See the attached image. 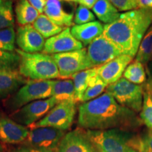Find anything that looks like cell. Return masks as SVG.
<instances>
[{
	"label": "cell",
	"mask_w": 152,
	"mask_h": 152,
	"mask_svg": "<svg viewBox=\"0 0 152 152\" xmlns=\"http://www.w3.org/2000/svg\"><path fill=\"white\" fill-rule=\"evenodd\" d=\"M77 123L85 130L130 131L141 126L142 121L135 112L121 105L106 92L80 105Z\"/></svg>",
	"instance_id": "cell-1"
},
{
	"label": "cell",
	"mask_w": 152,
	"mask_h": 152,
	"mask_svg": "<svg viewBox=\"0 0 152 152\" xmlns=\"http://www.w3.org/2000/svg\"><path fill=\"white\" fill-rule=\"evenodd\" d=\"M152 25V9H137L123 13L118 20L104 25L103 35L123 54L134 58L148 29Z\"/></svg>",
	"instance_id": "cell-2"
},
{
	"label": "cell",
	"mask_w": 152,
	"mask_h": 152,
	"mask_svg": "<svg viewBox=\"0 0 152 152\" xmlns=\"http://www.w3.org/2000/svg\"><path fill=\"white\" fill-rule=\"evenodd\" d=\"M20 57L18 72L30 80H49L60 77L59 72L52 55L45 53H27L15 49Z\"/></svg>",
	"instance_id": "cell-3"
},
{
	"label": "cell",
	"mask_w": 152,
	"mask_h": 152,
	"mask_svg": "<svg viewBox=\"0 0 152 152\" xmlns=\"http://www.w3.org/2000/svg\"><path fill=\"white\" fill-rule=\"evenodd\" d=\"M52 80H28L14 94L9 96L5 102V107L11 113L23 106L35 102L52 96Z\"/></svg>",
	"instance_id": "cell-4"
},
{
	"label": "cell",
	"mask_w": 152,
	"mask_h": 152,
	"mask_svg": "<svg viewBox=\"0 0 152 152\" xmlns=\"http://www.w3.org/2000/svg\"><path fill=\"white\" fill-rule=\"evenodd\" d=\"M86 130L96 152H125L134 135L130 131L120 129Z\"/></svg>",
	"instance_id": "cell-5"
},
{
	"label": "cell",
	"mask_w": 152,
	"mask_h": 152,
	"mask_svg": "<svg viewBox=\"0 0 152 152\" xmlns=\"http://www.w3.org/2000/svg\"><path fill=\"white\" fill-rule=\"evenodd\" d=\"M106 92L111 95L118 103L135 113L141 111L144 97V85H136L121 77L108 85Z\"/></svg>",
	"instance_id": "cell-6"
},
{
	"label": "cell",
	"mask_w": 152,
	"mask_h": 152,
	"mask_svg": "<svg viewBox=\"0 0 152 152\" xmlns=\"http://www.w3.org/2000/svg\"><path fill=\"white\" fill-rule=\"evenodd\" d=\"M76 102L74 101H64L56 104L40 121L30 125L31 129L49 127L61 130L71 128L76 115Z\"/></svg>",
	"instance_id": "cell-7"
},
{
	"label": "cell",
	"mask_w": 152,
	"mask_h": 152,
	"mask_svg": "<svg viewBox=\"0 0 152 152\" xmlns=\"http://www.w3.org/2000/svg\"><path fill=\"white\" fill-rule=\"evenodd\" d=\"M58 104L53 96L35 101L11 113L10 118L19 124L28 127L43 118Z\"/></svg>",
	"instance_id": "cell-8"
},
{
	"label": "cell",
	"mask_w": 152,
	"mask_h": 152,
	"mask_svg": "<svg viewBox=\"0 0 152 152\" xmlns=\"http://www.w3.org/2000/svg\"><path fill=\"white\" fill-rule=\"evenodd\" d=\"M122 54L121 50L102 34L87 48V68L99 67Z\"/></svg>",
	"instance_id": "cell-9"
},
{
	"label": "cell",
	"mask_w": 152,
	"mask_h": 152,
	"mask_svg": "<svg viewBox=\"0 0 152 152\" xmlns=\"http://www.w3.org/2000/svg\"><path fill=\"white\" fill-rule=\"evenodd\" d=\"M66 131L42 127L30 130L27 138L22 144H27L46 152H56L58 144Z\"/></svg>",
	"instance_id": "cell-10"
},
{
	"label": "cell",
	"mask_w": 152,
	"mask_h": 152,
	"mask_svg": "<svg viewBox=\"0 0 152 152\" xmlns=\"http://www.w3.org/2000/svg\"><path fill=\"white\" fill-rule=\"evenodd\" d=\"M52 56L58 67L61 78H68L76 73L88 69L85 48Z\"/></svg>",
	"instance_id": "cell-11"
},
{
	"label": "cell",
	"mask_w": 152,
	"mask_h": 152,
	"mask_svg": "<svg viewBox=\"0 0 152 152\" xmlns=\"http://www.w3.org/2000/svg\"><path fill=\"white\" fill-rule=\"evenodd\" d=\"M56 152H96L87 130L80 127L63 137Z\"/></svg>",
	"instance_id": "cell-12"
},
{
	"label": "cell",
	"mask_w": 152,
	"mask_h": 152,
	"mask_svg": "<svg viewBox=\"0 0 152 152\" xmlns=\"http://www.w3.org/2000/svg\"><path fill=\"white\" fill-rule=\"evenodd\" d=\"M83 45L72 35L71 28H64L62 32L45 41L43 53L47 54H56L83 48Z\"/></svg>",
	"instance_id": "cell-13"
},
{
	"label": "cell",
	"mask_w": 152,
	"mask_h": 152,
	"mask_svg": "<svg viewBox=\"0 0 152 152\" xmlns=\"http://www.w3.org/2000/svg\"><path fill=\"white\" fill-rule=\"evenodd\" d=\"M16 42L19 49L27 53L43 51L45 40L32 25L19 26L16 33Z\"/></svg>",
	"instance_id": "cell-14"
},
{
	"label": "cell",
	"mask_w": 152,
	"mask_h": 152,
	"mask_svg": "<svg viewBox=\"0 0 152 152\" xmlns=\"http://www.w3.org/2000/svg\"><path fill=\"white\" fill-rule=\"evenodd\" d=\"M132 59V57L129 55H121L104 65L99 66L97 75L107 85L113 84L121 78Z\"/></svg>",
	"instance_id": "cell-15"
},
{
	"label": "cell",
	"mask_w": 152,
	"mask_h": 152,
	"mask_svg": "<svg viewBox=\"0 0 152 152\" xmlns=\"http://www.w3.org/2000/svg\"><path fill=\"white\" fill-rule=\"evenodd\" d=\"M30 130L16 123L11 118L0 116V142L8 144H22L27 138Z\"/></svg>",
	"instance_id": "cell-16"
},
{
	"label": "cell",
	"mask_w": 152,
	"mask_h": 152,
	"mask_svg": "<svg viewBox=\"0 0 152 152\" xmlns=\"http://www.w3.org/2000/svg\"><path fill=\"white\" fill-rule=\"evenodd\" d=\"M69 3L64 0H46L44 13L57 26L69 27L73 25L75 11L73 9H66Z\"/></svg>",
	"instance_id": "cell-17"
},
{
	"label": "cell",
	"mask_w": 152,
	"mask_h": 152,
	"mask_svg": "<svg viewBox=\"0 0 152 152\" xmlns=\"http://www.w3.org/2000/svg\"><path fill=\"white\" fill-rule=\"evenodd\" d=\"M104 26L100 21H92L83 25H74L71 28L73 37L83 44L89 46L94 39L103 34Z\"/></svg>",
	"instance_id": "cell-18"
},
{
	"label": "cell",
	"mask_w": 152,
	"mask_h": 152,
	"mask_svg": "<svg viewBox=\"0 0 152 152\" xmlns=\"http://www.w3.org/2000/svg\"><path fill=\"white\" fill-rule=\"evenodd\" d=\"M29 80L18 71L0 74V99L9 97L28 83Z\"/></svg>",
	"instance_id": "cell-19"
},
{
	"label": "cell",
	"mask_w": 152,
	"mask_h": 152,
	"mask_svg": "<svg viewBox=\"0 0 152 152\" xmlns=\"http://www.w3.org/2000/svg\"><path fill=\"white\" fill-rule=\"evenodd\" d=\"M92 11L99 21L105 25L115 21L121 14L110 0H98Z\"/></svg>",
	"instance_id": "cell-20"
},
{
	"label": "cell",
	"mask_w": 152,
	"mask_h": 152,
	"mask_svg": "<svg viewBox=\"0 0 152 152\" xmlns=\"http://www.w3.org/2000/svg\"><path fill=\"white\" fill-rule=\"evenodd\" d=\"M15 14L17 23L21 26L33 23L40 14L28 0H16Z\"/></svg>",
	"instance_id": "cell-21"
},
{
	"label": "cell",
	"mask_w": 152,
	"mask_h": 152,
	"mask_svg": "<svg viewBox=\"0 0 152 152\" xmlns=\"http://www.w3.org/2000/svg\"><path fill=\"white\" fill-rule=\"evenodd\" d=\"M75 86L71 79L58 80L53 81L52 96L58 103L64 101H75Z\"/></svg>",
	"instance_id": "cell-22"
},
{
	"label": "cell",
	"mask_w": 152,
	"mask_h": 152,
	"mask_svg": "<svg viewBox=\"0 0 152 152\" xmlns=\"http://www.w3.org/2000/svg\"><path fill=\"white\" fill-rule=\"evenodd\" d=\"M97 68L98 67H95L85 70L76 73L71 77L75 86L76 102H81L83 94L90 84L91 78L97 74Z\"/></svg>",
	"instance_id": "cell-23"
},
{
	"label": "cell",
	"mask_w": 152,
	"mask_h": 152,
	"mask_svg": "<svg viewBox=\"0 0 152 152\" xmlns=\"http://www.w3.org/2000/svg\"><path fill=\"white\" fill-rule=\"evenodd\" d=\"M33 26L36 30L42 35L44 38H50L60 33L64 28L57 26L53 23L45 14H41L33 23Z\"/></svg>",
	"instance_id": "cell-24"
},
{
	"label": "cell",
	"mask_w": 152,
	"mask_h": 152,
	"mask_svg": "<svg viewBox=\"0 0 152 152\" xmlns=\"http://www.w3.org/2000/svg\"><path fill=\"white\" fill-rule=\"evenodd\" d=\"M123 77L136 85H143L147 80V74L143 64L134 60L130 63L123 73Z\"/></svg>",
	"instance_id": "cell-25"
},
{
	"label": "cell",
	"mask_w": 152,
	"mask_h": 152,
	"mask_svg": "<svg viewBox=\"0 0 152 152\" xmlns=\"http://www.w3.org/2000/svg\"><path fill=\"white\" fill-rule=\"evenodd\" d=\"M140 118L142 123L152 130V88L149 83L144 85V97Z\"/></svg>",
	"instance_id": "cell-26"
},
{
	"label": "cell",
	"mask_w": 152,
	"mask_h": 152,
	"mask_svg": "<svg viewBox=\"0 0 152 152\" xmlns=\"http://www.w3.org/2000/svg\"><path fill=\"white\" fill-rule=\"evenodd\" d=\"M152 56V25L144 35L139 47L134 60L141 62L144 65L150 62Z\"/></svg>",
	"instance_id": "cell-27"
},
{
	"label": "cell",
	"mask_w": 152,
	"mask_h": 152,
	"mask_svg": "<svg viewBox=\"0 0 152 152\" xmlns=\"http://www.w3.org/2000/svg\"><path fill=\"white\" fill-rule=\"evenodd\" d=\"M128 147L137 152H152V130H148L142 135H133L128 142Z\"/></svg>",
	"instance_id": "cell-28"
},
{
	"label": "cell",
	"mask_w": 152,
	"mask_h": 152,
	"mask_svg": "<svg viewBox=\"0 0 152 152\" xmlns=\"http://www.w3.org/2000/svg\"><path fill=\"white\" fill-rule=\"evenodd\" d=\"M107 86L108 85L100 78L97 74L93 76L90 80L88 87L83 94L81 102L85 103L99 96L106 90Z\"/></svg>",
	"instance_id": "cell-29"
},
{
	"label": "cell",
	"mask_w": 152,
	"mask_h": 152,
	"mask_svg": "<svg viewBox=\"0 0 152 152\" xmlns=\"http://www.w3.org/2000/svg\"><path fill=\"white\" fill-rule=\"evenodd\" d=\"M20 57L15 52L0 51V74L18 71Z\"/></svg>",
	"instance_id": "cell-30"
},
{
	"label": "cell",
	"mask_w": 152,
	"mask_h": 152,
	"mask_svg": "<svg viewBox=\"0 0 152 152\" xmlns=\"http://www.w3.org/2000/svg\"><path fill=\"white\" fill-rule=\"evenodd\" d=\"M14 20L13 1L0 0V30L14 27Z\"/></svg>",
	"instance_id": "cell-31"
},
{
	"label": "cell",
	"mask_w": 152,
	"mask_h": 152,
	"mask_svg": "<svg viewBox=\"0 0 152 152\" xmlns=\"http://www.w3.org/2000/svg\"><path fill=\"white\" fill-rule=\"evenodd\" d=\"M16 33L14 27L0 30V51L15 52Z\"/></svg>",
	"instance_id": "cell-32"
},
{
	"label": "cell",
	"mask_w": 152,
	"mask_h": 152,
	"mask_svg": "<svg viewBox=\"0 0 152 152\" xmlns=\"http://www.w3.org/2000/svg\"><path fill=\"white\" fill-rule=\"evenodd\" d=\"M96 20L94 13L83 5H79L75 9L73 22L75 25H83Z\"/></svg>",
	"instance_id": "cell-33"
},
{
	"label": "cell",
	"mask_w": 152,
	"mask_h": 152,
	"mask_svg": "<svg viewBox=\"0 0 152 152\" xmlns=\"http://www.w3.org/2000/svg\"><path fill=\"white\" fill-rule=\"evenodd\" d=\"M119 11H129L138 8V0H110Z\"/></svg>",
	"instance_id": "cell-34"
},
{
	"label": "cell",
	"mask_w": 152,
	"mask_h": 152,
	"mask_svg": "<svg viewBox=\"0 0 152 152\" xmlns=\"http://www.w3.org/2000/svg\"><path fill=\"white\" fill-rule=\"evenodd\" d=\"M16 145L15 147H11L7 152H46L27 144H20Z\"/></svg>",
	"instance_id": "cell-35"
},
{
	"label": "cell",
	"mask_w": 152,
	"mask_h": 152,
	"mask_svg": "<svg viewBox=\"0 0 152 152\" xmlns=\"http://www.w3.org/2000/svg\"><path fill=\"white\" fill-rule=\"evenodd\" d=\"M28 1L34 8L39 11V14H43L46 4V0H28Z\"/></svg>",
	"instance_id": "cell-36"
},
{
	"label": "cell",
	"mask_w": 152,
	"mask_h": 152,
	"mask_svg": "<svg viewBox=\"0 0 152 152\" xmlns=\"http://www.w3.org/2000/svg\"><path fill=\"white\" fill-rule=\"evenodd\" d=\"M98 0H76L80 5H83L88 9H92Z\"/></svg>",
	"instance_id": "cell-37"
},
{
	"label": "cell",
	"mask_w": 152,
	"mask_h": 152,
	"mask_svg": "<svg viewBox=\"0 0 152 152\" xmlns=\"http://www.w3.org/2000/svg\"><path fill=\"white\" fill-rule=\"evenodd\" d=\"M139 9H152V0H138Z\"/></svg>",
	"instance_id": "cell-38"
},
{
	"label": "cell",
	"mask_w": 152,
	"mask_h": 152,
	"mask_svg": "<svg viewBox=\"0 0 152 152\" xmlns=\"http://www.w3.org/2000/svg\"><path fill=\"white\" fill-rule=\"evenodd\" d=\"M148 71H149V73L152 72V61L148 64Z\"/></svg>",
	"instance_id": "cell-39"
},
{
	"label": "cell",
	"mask_w": 152,
	"mask_h": 152,
	"mask_svg": "<svg viewBox=\"0 0 152 152\" xmlns=\"http://www.w3.org/2000/svg\"><path fill=\"white\" fill-rule=\"evenodd\" d=\"M149 81H148V83H149L152 88V72L149 73Z\"/></svg>",
	"instance_id": "cell-40"
},
{
	"label": "cell",
	"mask_w": 152,
	"mask_h": 152,
	"mask_svg": "<svg viewBox=\"0 0 152 152\" xmlns=\"http://www.w3.org/2000/svg\"><path fill=\"white\" fill-rule=\"evenodd\" d=\"M125 152H137V151H136L135 150L131 149V148H130V147H128V148H127V149H126V151H125Z\"/></svg>",
	"instance_id": "cell-41"
},
{
	"label": "cell",
	"mask_w": 152,
	"mask_h": 152,
	"mask_svg": "<svg viewBox=\"0 0 152 152\" xmlns=\"http://www.w3.org/2000/svg\"><path fill=\"white\" fill-rule=\"evenodd\" d=\"M64 1H68V2H76V0H64Z\"/></svg>",
	"instance_id": "cell-42"
},
{
	"label": "cell",
	"mask_w": 152,
	"mask_h": 152,
	"mask_svg": "<svg viewBox=\"0 0 152 152\" xmlns=\"http://www.w3.org/2000/svg\"><path fill=\"white\" fill-rule=\"evenodd\" d=\"M0 152H4V149L2 147V145L0 144Z\"/></svg>",
	"instance_id": "cell-43"
},
{
	"label": "cell",
	"mask_w": 152,
	"mask_h": 152,
	"mask_svg": "<svg viewBox=\"0 0 152 152\" xmlns=\"http://www.w3.org/2000/svg\"><path fill=\"white\" fill-rule=\"evenodd\" d=\"M5 1H14V0H5Z\"/></svg>",
	"instance_id": "cell-44"
},
{
	"label": "cell",
	"mask_w": 152,
	"mask_h": 152,
	"mask_svg": "<svg viewBox=\"0 0 152 152\" xmlns=\"http://www.w3.org/2000/svg\"><path fill=\"white\" fill-rule=\"evenodd\" d=\"M151 61H152V56H151Z\"/></svg>",
	"instance_id": "cell-45"
}]
</instances>
